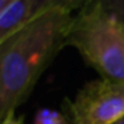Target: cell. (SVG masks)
<instances>
[{
    "instance_id": "cell-9",
    "label": "cell",
    "mask_w": 124,
    "mask_h": 124,
    "mask_svg": "<svg viewBox=\"0 0 124 124\" xmlns=\"http://www.w3.org/2000/svg\"><path fill=\"white\" fill-rule=\"evenodd\" d=\"M71 124H72V123H71Z\"/></svg>"
},
{
    "instance_id": "cell-5",
    "label": "cell",
    "mask_w": 124,
    "mask_h": 124,
    "mask_svg": "<svg viewBox=\"0 0 124 124\" xmlns=\"http://www.w3.org/2000/svg\"><path fill=\"white\" fill-rule=\"evenodd\" d=\"M33 124H71V121L65 115L57 111L41 108L36 113Z\"/></svg>"
},
{
    "instance_id": "cell-8",
    "label": "cell",
    "mask_w": 124,
    "mask_h": 124,
    "mask_svg": "<svg viewBox=\"0 0 124 124\" xmlns=\"http://www.w3.org/2000/svg\"><path fill=\"white\" fill-rule=\"evenodd\" d=\"M116 124H124V119H121V120H120V121H117Z\"/></svg>"
},
{
    "instance_id": "cell-4",
    "label": "cell",
    "mask_w": 124,
    "mask_h": 124,
    "mask_svg": "<svg viewBox=\"0 0 124 124\" xmlns=\"http://www.w3.org/2000/svg\"><path fill=\"white\" fill-rule=\"evenodd\" d=\"M62 0H0V43L55 8Z\"/></svg>"
},
{
    "instance_id": "cell-6",
    "label": "cell",
    "mask_w": 124,
    "mask_h": 124,
    "mask_svg": "<svg viewBox=\"0 0 124 124\" xmlns=\"http://www.w3.org/2000/svg\"><path fill=\"white\" fill-rule=\"evenodd\" d=\"M108 7L115 11L121 19L124 20V0H116V1H107Z\"/></svg>"
},
{
    "instance_id": "cell-2",
    "label": "cell",
    "mask_w": 124,
    "mask_h": 124,
    "mask_svg": "<svg viewBox=\"0 0 124 124\" xmlns=\"http://www.w3.org/2000/svg\"><path fill=\"white\" fill-rule=\"evenodd\" d=\"M67 46L103 79L124 81V20L107 1H85L75 14Z\"/></svg>"
},
{
    "instance_id": "cell-1",
    "label": "cell",
    "mask_w": 124,
    "mask_h": 124,
    "mask_svg": "<svg viewBox=\"0 0 124 124\" xmlns=\"http://www.w3.org/2000/svg\"><path fill=\"white\" fill-rule=\"evenodd\" d=\"M85 1L62 0L15 35L0 43V117L23 103L67 38L75 14Z\"/></svg>"
},
{
    "instance_id": "cell-3",
    "label": "cell",
    "mask_w": 124,
    "mask_h": 124,
    "mask_svg": "<svg viewBox=\"0 0 124 124\" xmlns=\"http://www.w3.org/2000/svg\"><path fill=\"white\" fill-rule=\"evenodd\" d=\"M67 103L72 124H116L124 119V81L92 80Z\"/></svg>"
},
{
    "instance_id": "cell-7",
    "label": "cell",
    "mask_w": 124,
    "mask_h": 124,
    "mask_svg": "<svg viewBox=\"0 0 124 124\" xmlns=\"http://www.w3.org/2000/svg\"><path fill=\"white\" fill-rule=\"evenodd\" d=\"M1 124H23V123H22V120L15 117V113H11L4 120H1Z\"/></svg>"
}]
</instances>
